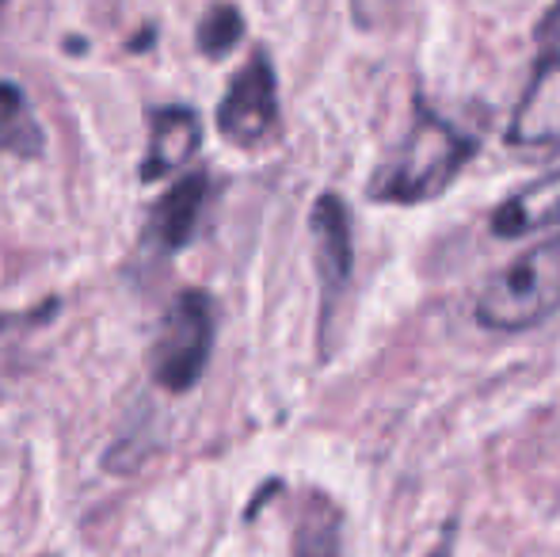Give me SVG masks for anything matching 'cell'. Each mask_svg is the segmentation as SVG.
<instances>
[{
  "label": "cell",
  "mask_w": 560,
  "mask_h": 557,
  "mask_svg": "<svg viewBox=\"0 0 560 557\" xmlns=\"http://www.w3.org/2000/svg\"><path fill=\"white\" fill-rule=\"evenodd\" d=\"M480 141L454 127L435 112L428 100L416 96L412 127L393 149V156L370 179V199L393 202V207H416L431 202L465 172V164L477 156Z\"/></svg>",
  "instance_id": "6da1fadb"
},
{
  "label": "cell",
  "mask_w": 560,
  "mask_h": 557,
  "mask_svg": "<svg viewBox=\"0 0 560 557\" xmlns=\"http://www.w3.org/2000/svg\"><path fill=\"white\" fill-rule=\"evenodd\" d=\"M553 313H560V233L485 279L472 302V317L492 333H526Z\"/></svg>",
  "instance_id": "7a4b0ae2"
},
{
  "label": "cell",
  "mask_w": 560,
  "mask_h": 557,
  "mask_svg": "<svg viewBox=\"0 0 560 557\" xmlns=\"http://www.w3.org/2000/svg\"><path fill=\"white\" fill-rule=\"evenodd\" d=\"M210 348H214V305L202 290H187L161 321L153 344V379L172 394H184L202 379Z\"/></svg>",
  "instance_id": "3957f363"
},
{
  "label": "cell",
  "mask_w": 560,
  "mask_h": 557,
  "mask_svg": "<svg viewBox=\"0 0 560 557\" xmlns=\"http://www.w3.org/2000/svg\"><path fill=\"white\" fill-rule=\"evenodd\" d=\"M279 127V81H275L271 58L264 50L229 81L225 100L218 104V130L225 141L252 149L267 141Z\"/></svg>",
  "instance_id": "277c9868"
},
{
  "label": "cell",
  "mask_w": 560,
  "mask_h": 557,
  "mask_svg": "<svg viewBox=\"0 0 560 557\" xmlns=\"http://www.w3.org/2000/svg\"><path fill=\"white\" fill-rule=\"evenodd\" d=\"M313 256H317L320 276V336L332 333V313L343 302L354 271V245H351V214L339 195H320L310 214Z\"/></svg>",
  "instance_id": "5b68a950"
},
{
  "label": "cell",
  "mask_w": 560,
  "mask_h": 557,
  "mask_svg": "<svg viewBox=\"0 0 560 557\" xmlns=\"http://www.w3.org/2000/svg\"><path fill=\"white\" fill-rule=\"evenodd\" d=\"M503 138L518 149L560 146V50H546L534 61V73L526 81L523 100L511 112Z\"/></svg>",
  "instance_id": "8992f818"
},
{
  "label": "cell",
  "mask_w": 560,
  "mask_h": 557,
  "mask_svg": "<svg viewBox=\"0 0 560 557\" xmlns=\"http://www.w3.org/2000/svg\"><path fill=\"white\" fill-rule=\"evenodd\" d=\"M202 141V127L195 119L191 107H164L153 115V130H149V153L141 164V179H164L176 169H184L195 156Z\"/></svg>",
  "instance_id": "52a82bcc"
},
{
  "label": "cell",
  "mask_w": 560,
  "mask_h": 557,
  "mask_svg": "<svg viewBox=\"0 0 560 557\" xmlns=\"http://www.w3.org/2000/svg\"><path fill=\"white\" fill-rule=\"evenodd\" d=\"M549 225H560V169L518 187L492 210L495 237H523V233L549 230Z\"/></svg>",
  "instance_id": "ba28073f"
},
{
  "label": "cell",
  "mask_w": 560,
  "mask_h": 557,
  "mask_svg": "<svg viewBox=\"0 0 560 557\" xmlns=\"http://www.w3.org/2000/svg\"><path fill=\"white\" fill-rule=\"evenodd\" d=\"M202 202H207V176H202V172L176 179V184L161 195V202L153 207L149 237H153L164 253H179V248L191 241L195 225H199Z\"/></svg>",
  "instance_id": "9c48e42d"
},
{
  "label": "cell",
  "mask_w": 560,
  "mask_h": 557,
  "mask_svg": "<svg viewBox=\"0 0 560 557\" xmlns=\"http://www.w3.org/2000/svg\"><path fill=\"white\" fill-rule=\"evenodd\" d=\"M0 153L38 156L43 153V130L31 115L23 92L12 81H0Z\"/></svg>",
  "instance_id": "30bf717a"
},
{
  "label": "cell",
  "mask_w": 560,
  "mask_h": 557,
  "mask_svg": "<svg viewBox=\"0 0 560 557\" xmlns=\"http://www.w3.org/2000/svg\"><path fill=\"white\" fill-rule=\"evenodd\" d=\"M294 557H339V512L328 497H310L298 515Z\"/></svg>",
  "instance_id": "8fae6325"
},
{
  "label": "cell",
  "mask_w": 560,
  "mask_h": 557,
  "mask_svg": "<svg viewBox=\"0 0 560 557\" xmlns=\"http://www.w3.org/2000/svg\"><path fill=\"white\" fill-rule=\"evenodd\" d=\"M54 313H58V302H46L43 310H27V313H0V397H4L12 374L20 371L23 340L38 325H46Z\"/></svg>",
  "instance_id": "7c38bea8"
},
{
  "label": "cell",
  "mask_w": 560,
  "mask_h": 557,
  "mask_svg": "<svg viewBox=\"0 0 560 557\" xmlns=\"http://www.w3.org/2000/svg\"><path fill=\"white\" fill-rule=\"evenodd\" d=\"M244 35V20L233 4H214L199 23V50L210 54V58H222V54L233 50Z\"/></svg>",
  "instance_id": "4fadbf2b"
},
{
  "label": "cell",
  "mask_w": 560,
  "mask_h": 557,
  "mask_svg": "<svg viewBox=\"0 0 560 557\" xmlns=\"http://www.w3.org/2000/svg\"><path fill=\"white\" fill-rule=\"evenodd\" d=\"M393 4H397V0H351V12L362 27H374V23H382L385 15H389Z\"/></svg>",
  "instance_id": "5bb4252c"
},
{
  "label": "cell",
  "mask_w": 560,
  "mask_h": 557,
  "mask_svg": "<svg viewBox=\"0 0 560 557\" xmlns=\"http://www.w3.org/2000/svg\"><path fill=\"white\" fill-rule=\"evenodd\" d=\"M428 557H454V523L443 531V538H439V546L431 550Z\"/></svg>",
  "instance_id": "9a60e30c"
},
{
  "label": "cell",
  "mask_w": 560,
  "mask_h": 557,
  "mask_svg": "<svg viewBox=\"0 0 560 557\" xmlns=\"http://www.w3.org/2000/svg\"><path fill=\"white\" fill-rule=\"evenodd\" d=\"M0 4H4V0H0Z\"/></svg>",
  "instance_id": "2e32d148"
}]
</instances>
